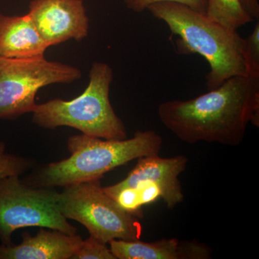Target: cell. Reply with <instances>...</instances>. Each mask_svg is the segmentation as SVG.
I'll return each mask as SVG.
<instances>
[{
    "instance_id": "cell-1",
    "label": "cell",
    "mask_w": 259,
    "mask_h": 259,
    "mask_svg": "<svg viewBox=\"0 0 259 259\" xmlns=\"http://www.w3.org/2000/svg\"><path fill=\"white\" fill-rule=\"evenodd\" d=\"M158 115L182 142L238 146L250 123L259 126V76H233L195 98L162 102Z\"/></svg>"
},
{
    "instance_id": "cell-2",
    "label": "cell",
    "mask_w": 259,
    "mask_h": 259,
    "mask_svg": "<svg viewBox=\"0 0 259 259\" xmlns=\"http://www.w3.org/2000/svg\"><path fill=\"white\" fill-rule=\"evenodd\" d=\"M153 17L166 23L178 37L177 51L181 54H197L208 62L207 89L214 90L235 76L248 75L243 48L245 39L207 18L204 14L176 3H157L148 9Z\"/></svg>"
},
{
    "instance_id": "cell-3",
    "label": "cell",
    "mask_w": 259,
    "mask_h": 259,
    "mask_svg": "<svg viewBox=\"0 0 259 259\" xmlns=\"http://www.w3.org/2000/svg\"><path fill=\"white\" fill-rule=\"evenodd\" d=\"M163 140L154 131H138L129 139L108 140L79 135L68 140L71 156L49 163L25 181L40 188L65 187L101 179L107 172L128 162L158 154Z\"/></svg>"
},
{
    "instance_id": "cell-4",
    "label": "cell",
    "mask_w": 259,
    "mask_h": 259,
    "mask_svg": "<svg viewBox=\"0 0 259 259\" xmlns=\"http://www.w3.org/2000/svg\"><path fill=\"white\" fill-rule=\"evenodd\" d=\"M83 93L71 100L54 99L37 104L32 122L45 129L73 127L82 134L102 139H127L122 120L116 115L110 100L113 71L110 65L95 62Z\"/></svg>"
},
{
    "instance_id": "cell-5",
    "label": "cell",
    "mask_w": 259,
    "mask_h": 259,
    "mask_svg": "<svg viewBox=\"0 0 259 259\" xmlns=\"http://www.w3.org/2000/svg\"><path fill=\"white\" fill-rule=\"evenodd\" d=\"M58 194L59 210L88 230L90 236L108 243L112 240L136 241L143 226L137 217L121 208L99 180L66 186Z\"/></svg>"
},
{
    "instance_id": "cell-6",
    "label": "cell",
    "mask_w": 259,
    "mask_h": 259,
    "mask_svg": "<svg viewBox=\"0 0 259 259\" xmlns=\"http://www.w3.org/2000/svg\"><path fill=\"white\" fill-rule=\"evenodd\" d=\"M81 77L78 68L45 57L20 59L0 56V120H14L32 113L40 89L73 83Z\"/></svg>"
},
{
    "instance_id": "cell-7",
    "label": "cell",
    "mask_w": 259,
    "mask_h": 259,
    "mask_svg": "<svg viewBox=\"0 0 259 259\" xmlns=\"http://www.w3.org/2000/svg\"><path fill=\"white\" fill-rule=\"evenodd\" d=\"M58 194L50 188L32 187L14 175L0 180V240L11 245L16 230L39 227L77 234V228L68 222L58 205Z\"/></svg>"
},
{
    "instance_id": "cell-8",
    "label": "cell",
    "mask_w": 259,
    "mask_h": 259,
    "mask_svg": "<svg viewBox=\"0 0 259 259\" xmlns=\"http://www.w3.org/2000/svg\"><path fill=\"white\" fill-rule=\"evenodd\" d=\"M28 15L49 47L88 36L90 20L83 0H32Z\"/></svg>"
},
{
    "instance_id": "cell-9",
    "label": "cell",
    "mask_w": 259,
    "mask_h": 259,
    "mask_svg": "<svg viewBox=\"0 0 259 259\" xmlns=\"http://www.w3.org/2000/svg\"><path fill=\"white\" fill-rule=\"evenodd\" d=\"M188 158L178 155L171 158H162L158 154L139 158L136 166L126 178L115 185L103 187L108 195L123 188L134 187L143 183L155 184L159 187L161 198L169 209H175L185 199L179 177L187 168Z\"/></svg>"
},
{
    "instance_id": "cell-10",
    "label": "cell",
    "mask_w": 259,
    "mask_h": 259,
    "mask_svg": "<svg viewBox=\"0 0 259 259\" xmlns=\"http://www.w3.org/2000/svg\"><path fill=\"white\" fill-rule=\"evenodd\" d=\"M110 249L116 259H209L212 250L208 245L193 240L180 241L163 238L151 243L112 240Z\"/></svg>"
},
{
    "instance_id": "cell-11",
    "label": "cell",
    "mask_w": 259,
    "mask_h": 259,
    "mask_svg": "<svg viewBox=\"0 0 259 259\" xmlns=\"http://www.w3.org/2000/svg\"><path fill=\"white\" fill-rule=\"evenodd\" d=\"M82 241L77 234L40 228L35 236L24 233L20 244L0 245V259L71 258Z\"/></svg>"
},
{
    "instance_id": "cell-12",
    "label": "cell",
    "mask_w": 259,
    "mask_h": 259,
    "mask_svg": "<svg viewBox=\"0 0 259 259\" xmlns=\"http://www.w3.org/2000/svg\"><path fill=\"white\" fill-rule=\"evenodd\" d=\"M49 45L28 14H0V56L28 59L45 57Z\"/></svg>"
},
{
    "instance_id": "cell-13",
    "label": "cell",
    "mask_w": 259,
    "mask_h": 259,
    "mask_svg": "<svg viewBox=\"0 0 259 259\" xmlns=\"http://www.w3.org/2000/svg\"><path fill=\"white\" fill-rule=\"evenodd\" d=\"M205 15L212 21L233 30L253 20L240 0H207Z\"/></svg>"
},
{
    "instance_id": "cell-14",
    "label": "cell",
    "mask_w": 259,
    "mask_h": 259,
    "mask_svg": "<svg viewBox=\"0 0 259 259\" xmlns=\"http://www.w3.org/2000/svg\"><path fill=\"white\" fill-rule=\"evenodd\" d=\"M31 159L8 151L4 142H0V180L9 176H21L32 168Z\"/></svg>"
},
{
    "instance_id": "cell-15",
    "label": "cell",
    "mask_w": 259,
    "mask_h": 259,
    "mask_svg": "<svg viewBox=\"0 0 259 259\" xmlns=\"http://www.w3.org/2000/svg\"><path fill=\"white\" fill-rule=\"evenodd\" d=\"M72 259H116L107 243L90 236L83 240L79 249L71 257Z\"/></svg>"
},
{
    "instance_id": "cell-16",
    "label": "cell",
    "mask_w": 259,
    "mask_h": 259,
    "mask_svg": "<svg viewBox=\"0 0 259 259\" xmlns=\"http://www.w3.org/2000/svg\"><path fill=\"white\" fill-rule=\"evenodd\" d=\"M245 66L248 75L259 76V23L245 39L243 48Z\"/></svg>"
},
{
    "instance_id": "cell-17",
    "label": "cell",
    "mask_w": 259,
    "mask_h": 259,
    "mask_svg": "<svg viewBox=\"0 0 259 259\" xmlns=\"http://www.w3.org/2000/svg\"><path fill=\"white\" fill-rule=\"evenodd\" d=\"M126 8L137 13H143L150 5L157 3L168 2L186 5L191 9L205 15L207 0H123Z\"/></svg>"
},
{
    "instance_id": "cell-18",
    "label": "cell",
    "mask_w": 259,
    "mask_h": 259,
    "mask_svg": "<svg viewBox=\"0 0 259 259\" xmlns=\"http://www.w3.org/2000/svg\"><path fill=\"white\" fill-rule=\"evenodd\" d=\"M244 9L254 19L259 18V3L258 0H240Z\"/></svg>"
}]
</instances>
